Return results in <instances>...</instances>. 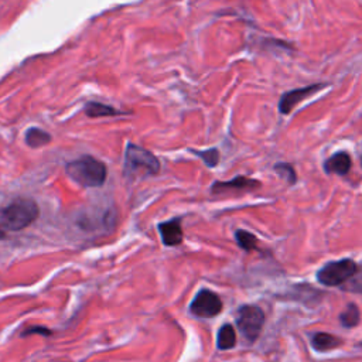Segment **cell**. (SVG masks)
Listing matches in <instances>:
<instances>
[{"label": "cell", "instance_id": "19", "mask_svg": "<svg viewBox=\"0 0 362 362\" xmlns=\"http://www.w3.org/2000/svg\"><path fill=\"white\" fill-rule=\"evenodd\" d=\"M3 236H4V233H3V230L0 229V238H3Z\"/></svg>", "mask_w": 362, "mask_h": 362}, {"label": "cell", "instance_id": "15", "mask_svg": "<svg viewBox=\"0 0 362 362\" xmlns=\"http://www.w3.org/2000/svg\"><path fill=\"white\" fill-rule=\"evenodd\" d=\"M359 320H361V313H359V308L356 304L351 303L345 307V310L339 314V321H341V325L345 327V328H352V327H356L359 324Z\"/></svg>", "mask_w": 362, "mask_h": 362}, {"label": "cell", "instance_id": "4", "mask_svg": "<svg viewBox=\"0 0 362 362\" xmlns=\"http://www.w3.org/2000/svg\"><path fill=\"white\" fill-rule=\"evenodd\" d=\"M356 273H358V266L354 260L341 259V260L325 263L317 272V280L322 286L334 287V286H339V284L348 281Z\"/></svg>", "mask_w": 362, "mask_h": 362}, {"label": "cell", "instance_id": "2", "mask_svg": "<svg viewBox=\"0 0 362 362\" xmlns=\"http://www.w3.org/2000/svg\"><path fill=\"white\" fill-rule=\"evenodd\" d=\"M40 215L38 205L30 198H17L0 209V225L7 230H20Z\"/></svg>", "mask_w": 362, "mask_h": 362}, {"label": "cell", "instance_id": "10", "mask_svg": "<svg viewBox=\"0 0 362 362\" xmlns=\"http://www.w3.org/2000/svg\"><path fill=\"white\" fill-rule=\"evenodd\" d=\"M351 164H352L351 156L345 151H338V153L332 154L328 160H325L324 170L327 174L345 175L349 171Z\"/></svg>", "mask_w": 362, "mask_h": 362}, {"label": "cell", "instance_id": "11", "mask_svg": "<svg viewBox=\"0 0 362 362\" xmlns=\"http://www.w3.org/2000/svg\"><path fill=\"white\" fill-rule=\"evenodd\" d=\"M341 339L328 332H315L311 335V345L318 352L331 351L341 345Z\"/></svg>", "mask_w": 362, "mask_h": 362}, {"label": "cell", "instance_id": "3", "mask_svg": "<svg viewBox=\"0 0 362 362\" xmlns=\"http://www.w3.org/2000/svg\"><path fill=\"white\" fill-rule=\"evenodd\" d=\"M158 171L160 161L151 151L133 143H127L124 151V174L127 177L154 175Z\"/></svg>", "mask_w": 362, "mask_h": 362}, {"label": "cell", "instance_id": "6", "mask_svg": "<svg viewBox=\"0 0 362 362\" xmlns=\"http://www.w3.org/2000/svg\"><path fill=\"white\" fill-rule=\"evenodd\" d=\"M222 301L219 296L208 288H202L194 297L189 311L199 318H211L221 313Z\"/></svg>", "mask_w": 362, "mask_h": 362}, {"label": "cell", "instance_id": "8", "mask_svg": "<svg viewBox=\"0 0 362 362\" xmlns=\"http://www.w3.org/2000/svg\"><path fill=\"white\" fill-rule=\"evenodd\" d=\"M262 184L256 180L246 178L243 175H238L230 181H216L212 184V194H223L226 191H245V189H256Z\"/></svg>", "mask_w": 362, "mask_h": 362}, {"label": "cell", "instance_id": "1", "mask_svg": "<svg viewBox=\"0 0 362 362\" xmlns=\"http://www.w3.org/2000/svg\"><path fill=\"white\" fill-rule=\"evenodd\" d=\"M68 177L82 187H100L103 185L107 170L106 165L92 156H82L66 164Z\"/></svg>", "mask_w": 362, "mask_h": 362}, {"label": "cell", "instance_id": "12", "mask_svg": "<svg viewBox=\"0 0 362 362\" xmlns=\"http://www.w3.org/2000/svg\"><path fill=\"white\" fill-rule=\"evenodd\" d=\"M85 113L89 117H102V116H116V115H122L123 112L105 105V103H99V102H88L83 107Z\"/></svg>", "mask_w": 362, "mask_h": 362}, {"label": "cell", "instance_id": "9", "mask_svg": "<svg viewBox=\"0 0 362 362\" xmlns=\"http://www.w3.org/2000/svg\"><path fill=\"white\" fill-rule=\"evenodd\" d=\"M158 232H160L161 240L165 246H177L184 239L180 219H171L167 222H161L158 225Z\"/></svg>", "mask_w": 362, "mask_h": 362}, {"label": "cell", "instance_id": "16", "mask_svg": "<svg viewBox=\"0 0 362 362\" xmlns=\"http://www.w3.org/2000/svg\"><path fill=\"white\" fill-rule=\"evenodd\" d=\"M235 239H236L238 246L246 252H252V250L257 249V238L247 230L238 229L235 232Z\"/></svg>", "mask_w": 362, "mask_h": 362}, {"label": "cell", "instance_id": "7", "mask_svg": "<svg viewBox=\"0 0 362 362\" xmlns=\"http://www.w3.org/2000/svg\"><path fill=\"white\" fill-rule=\"evenodd\" d=\"M327 86V83H313L308 86H303V88H297V89H291L288 92H286L279 102V110L283 115H288L291 112V109L294 106H297L303 99L311 96L313 93L318 92L321 88Z\"/></svg>", "mask_w": 362, "mask_h": 362}, {"label": "cell", "instance_id": "14", "mask_svg": "<svg viewBox=\"0 0 362 362\" xmlns=\"http://www.w3.org/2000/svg\"><path fill=\"white\" fill-rule=\"evenodd\" d=\"M51 141V136L42 130V129H38V127H30L27 132H25V143L33 147V148H37V147H41V146H45Z\"/></svg>", "mask_w": 362, "mask_h": 362}, {"label": "cell", "instance_id": "18", "mask_svg": "<svg viewBox=\"0 0 362 362\" xmlns=\"http://www.w3.org/2000/svg\"><path fill=\"white\" fill-rule=\"evenodd\" d=\"M274 170H276V173H279L281 177H284L287 181H288V184H294L296 182V171H294V168H293V165H290V164H287V163H279V164H276L274 165Z\"/></svg>", "mask_w": 362, "mask_h": 362}, {"label": "cell", "instance_id": "17", "mask_svg": "<svg viewBox=\"0 0 362 362\" xmlns=\"http://www.w3.org/2000/svg\"><path fill=\"white\" fill-rule=\"evenodd\" d=\"M191 153H194L195 156H198L208 167H215L219 161V151L216 148H209V150H191Z\"/></svg>", "mask_w": 362, "mask_h": 362}, {"label": "cell", "instance_id": "13", "mask_svg": "<svg viewBox=\"0 0 362 362\" xmlns=\"http://www.w3.org/2000/svg\"><path fill=\"white\" fill-rule=\"evenodd\" d=\"M236 344V332L230 324H225L219 328L218 331V338H216V345L218 349H230Z\"/></svg>", "mask_w": 362, "mask_h": 362}, {"label": "cell", "instance_id": "5", "mask_svg": "<svg viewBox=\"0 0 362 362\" xmlns=\"http://www.w3.org/2000/svg\"><path fill=\"white\" fill-rule=\"evenodd\" d=\"M263 322L264 314L257 305L246 304L238 310L236 325L239 332L247 342H255L257 339L263 328Z\"/></svg>", "mask_w": 362, "mask_h": 362}]
</instances>
